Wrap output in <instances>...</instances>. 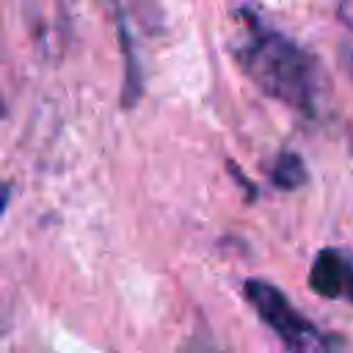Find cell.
Returning a JSON list of instances; mask_svg holds the SVG:
<instances>
[{"mask_svg": "<svg viewBox=\"0 0 353 353\" xmlns=\"http://www.w3.org/2000/svg\"><path fill=\"white\" fill-rule=\"evenodd\" d=\"M245 25L240 44L234 47L237 63L243 72L273 99L301 110L314 113L317 97V63L284 33L265 25L248 8H240Z\"/></svg>", "mask_w": 353, "mask_h": 353, "instance_id": "obj_1", "label": "cell"}, {"mask_svg": "<svg viewBox=\"0 0 353 353\" xmlns=\"http://www.w3.org/2000/svg\"><path fill=\"white\" fill-rule=\"evenodd\" d=\"M243 290L248 303L256 309L265 325L273 334H279L290 353H334V342L314 323H309L279 287L262 279H248Z\"/></svg>", "mask_w": 353, "mask_h": 353, "instance_id": "obj_2", "label": "cell"}, {"mask_svg": "<svg viewBox=\"0 0 353 353\" xmlns=\"http://www.w3.org/2000/svg\"><path fill=\"white\" fill-rule=\"evenodd\" d=\"M309 287L323 298L353 301V259L336 248H323L309 268Z\"/></svg>", "mask_w": 353, "mask_h": 353, "instance_id": "obj_3", "label": "cell"}, {"mask_svg": "<svg viewBox=\"0 0 353 353\" xmlns=\"http://www.w3.org/2000/svg\"><path fill=\"white\" fill-rule=\"evenodd\" d=\"M306 165L295 152H281L270 168V179L281 190H298L306 182Z\"/></svg>", "mask_w": 353, "mask_h": 353, "instance_id": "obj_4", "label": "cell"}, {"mask_svg": "<svg viewBox=\"0 0 353 353\" xmlns=\"http://www.w3.org/2000/svg\"><path fill=\"white\" fill-rule=\"evenodd\" d=\"M6 204H8V185L0 182V212L6 210Z\"/></svg>", "mask_w": 353, "mask_h": 353, "instance_id": "obj_5", "label": "cell"}, {"mask_svg": "<svg viewBox=\"0 0 353 353\" xmlns=\"http://www.w3.org/2000/svg\"><path fill=\"white\" fill-rule=\"evenodd\" d=\"M3 113H6V108H3V102H0V116H3Z\"/></svg>", "mask_w": 353, "mask_h": 353, "instance_id": "obj_6", "label": "cell"}]
</instances>
